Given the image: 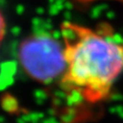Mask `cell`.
<instances>
[{
    "label": "cell",
    "mask_w": 123,
    "mask_h": 123,
    "mask_svg": "<svg viewBox=\"0 0 123 123\" xmlns=\"http://www.w3.org/2000/svg\"><path fill=\"white\" fill-rule=\"evenodd\" d=\"M5 35H6V20L2 12L0 11V45L3 42Z\"/></svg>",
    "instance_id": "obj_3"
},
{
    "label": "cell",
    "mask_w": 123,
    "mask_h": 123,
    "mask_svg": "<svg viewBox=\"0 0 123 123\" xmlns=\"http://www.w3.org/2000/svg\"><path fill=\"white\" fill-rule=\"evenodd\" d=\"M60 31L66 63L62 88L89 104L108 99L123 73V42L105 28L70 21Z\"/></svg>",
    "instance_id": "obj_1"
},
{
    "label": "cell",
    "mask_w": 123,
    "mask_h": 123,
    "mask_svg": "<svg viewBox=\"0 0 123 123\" xmlns=\"http://www.w3.org/2000/svg\"><path fill=\"white\" fill-rule=\"evenodd\" d=\"M18 54L25 73L39 82H50L65 71L63 44L50 35L28 36L20 43Z\"/></svg>",
    "instance_id": "obj_2"
}]
</instances>
